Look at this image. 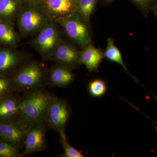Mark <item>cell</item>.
<instances>
[{"label":"cell","mask_w":157,"mask_h":157,"mask_svg":"<svg viewBox=\"0 0 157 157\" xmlns=\"http://www.w3.org/2000/svg\"><path fill=\"white\" fill-rule=\"evenodd\" d=\"M52 97L42 89L28 93L21 100L18 121L27 128L45 123Z\"/></svg>","instance_id":"1"},{"label":"cell","mask_w":157,"mask_h":157,"mask_svg":"<svg viewBox=\"0 0 157 157\" xmlns=\"http://www.w3.org/2000/svg\"><path fill=\"white\" fill-rule=\"evenodd\" d=\"M43 76L44 72L40 65L32 63L21 69L12 82L15 90L29 93L41 89Z\"/></svg>","instance_id":"2"},{"label":"cell","mask_w":157,"mask_h":157,"mask_svg":"<svg viewBox=\"0 0 157 157\" xmlns=\"http://www.w3.org/2000/svg\"><path fill=\"white\" fill-rule=\"evenodd\" d=\"M71 113V109L67 101L52 95L45 123L49 128L57 132L65 130Z\"/></svg>","instance_id":"3"},{"label":"cell","mask_w":157,"mask_h":157,"mask_svg":"<svg viewBox=\"0 0 157 157\" xmlns=\"http://www.w3.org/2000/svg\"><path fill=\"white\" fill-rule=\"evenodd\" d=\"M46 127L45 123L36 125L27 129L25 138V150L23 155H25L42 151L46 148Z\"/></svg>","instance_id":"4"},{"label":"cell","mask_w":157,"mask_h":157,"mask_svg":"<svg viewBox=\"0 0 157 157\" xmlns=\"http://www.w3.org/2000/svg\"><path fill=\"white\" fill-rule=\"evenodd\" d=\"M27 129L18 121L12 122H0V139L20 149L24 145Z\"/></svg>","instance_id":"5"},{"label":"cell","mask_w":157,"mask_h":157,"mask_svg":"<svg viewBox=\"0 0 157 157\" xmlns=\"http://www.w3.org/2000/svg\"><path fill=\"white\" fill-rule=\"evenodd\" d=\"M64 26L68 36L82 46H86L90 42L86 26L78 18L67 20L64 22Z\"/></svg>","instance_id":"6"},{"label":"cell","mask_w":157,"mask_h":157,"mask_svg":"<svg viewBox=\"0 0 157 157\" xmlns=\"http://www.w3.org/2000/svg\"><path fill=\"white\" fill-rule=\"evenodd\" d=\"M0 101V122L17 121L20 113L21 100L8 96Z\"/></svg>","instance_id":"7"},{"label":"cell","mask_w":157,"mask_h":157,"mask_svg":"<svg viewBox=\"0 0 157 157\" xmlns=\"http://www.w3.org/2000/svg\"><path fill=\"white\" fill-rule=\"evenodd\" d=\"M103 59L101 51L92 45H89L81 54L79 61L89 71L98 70Z\"/></svg>","instance_id":"8"},{"label":"cell","mask_w":157,"mask_h":157,"mask_svg":"<svg viewBox=\"0 0 157 157\" xmlns=\"http://www.w3.org/2000/svg\"><path fill=\"white\" fill-rule=\"evenodd\" d=\"M49 78L51 84L53 86L65 87L73 82L74 76L67 68L58 67L52 70Z\"/></svg>","instance_id":"9"},{"label":"cell","mask_w":157,"mask_h":157,"mask_svg":"<svg viewBox=\"0 0 157 157\" xmlns=\"http://www.w3.org/2000/svg\"><path fill=\"white\" fill-rule=\"evenodd\" d=\"M57 37L56 31L53 27L45 28L37 37V44L43 52H48L54 47Z\"/></svg>","instance_id":"10"},{"label":"cell","mask_w":157,"mask_h":157,"mask_svg":"<svg viewBox=\"0 0 157 157\" xmlns=\"http://www.w3.org/2000/svg\"><path fill=\"white\" fill-rule=\"evenodd\" d=\"M42 21V15L33 10L24 12L20 19V24L23 30L26 32L35 30L40 26Z\"/></svg>","instance_id":"11"},{"label":"cell","mask_w":157,"mask_h":157,"mask_svg":"<svg viewBox=\"0 0 157 157\" xmlns=\"http://www.w3.org/2000/svg\"><path fill=\"white\" fill-rule=\"evenodd\" d=\"M55 58L60 63L70 66L76 64L79 61L76 51L67 45L59 46L55 53Z\"/></svg>","instance_id":"12"},{"label":"cell","mask_w":157,"mask_h":157,"mask_svg":"<svg viewBox=\"0 0 157 157\" xmlns=\"http://www.w3.org/2000/svg\"><path fill=\"white\" fill-rule=\"evenodd\" d=\"M19 61L17 55L11 51H0V73L9 72L16 67Z\"/></svg>","instance_id":"13"},{"label":"cell","mask_w":157,"mask_h":157,"mask_svg":"<svg viewBox=\"0 0 157 157\" xmlns=\"http://www.w3.org/2000/svg\"><path fill=\"white\" fill-rule=\"evenodd\" d=\"M113 39L109 38L107 40V47L104 53L105 57L111 61L115 62L119 64L125 70L126 72L130 74L127 69L126 66L124 63L120 51L117 47L114 45ZM130 75L131 74H130Z\"/></svg>","instance_id":"14"},{"label":"cell","mask_w":157,"mask_h":157,"mask_svg":"<svg viewBox=\"0 0 157 157\" xmlns=\"http://www.w3.org/2000/svg\"><path fill=\"white\" fill-rule=\"evenodd\" d=\"M47 4L52 11L60 14L69 13L73 7V0H47Z\"/></svg>","instance_id":"15"},{"label":"cell","mask_w":157,"mask_h":157,"mask_svg":"<svg viewBox=\"0 0 157 157\" xmlns=\"http://www.w3.org/2000/svg\"><path fill=\"white\" fill-rule=\"evenodd\" d=\"M60 135V142L63 148L64 153L59 156L63 157H84L81 152L73 147L68 142L65 134V130L58 132Z\"/></svg>","instance_id":"16"},{"label":"cell","mask_w":157,"mask_h":157,"mask_svg":"<svg viewBox=\"0 0 157 157\" xmlns=\"http://www.w3.org/2000/svg\"><path fill=\"white\" fill-rule=\"evenodd\" d=\"M88 91L90 95L94 98L103 97L107 92V88L106 82L102 79H96L89 83Z\"/></svg>","instance_id":"17"},{"label":"cell","mask_w":157,"mask_h":157,"mask_svg":"<svg viewBox=\"0 0 157 157\" xmlns=\"http://www.w3.org/2000/svg\"><path fill=\"white\" fill-rule=\"evenodd\" d=\"M16 40V36L13 29L6 23L0 22V41L7 44H12Z\"/></svg>","instance_id":"18"},{"label":"cell","mask_w":157,"mask_h":157,"mask_svg":"<svg viewBox=\"0 0 157 157\" xmlns=\"http://www.w3.org/2000/svg\"><path fill=\"white\" fill-rule=\"evenodd\" d=\"M22 155L19 148L0 139V157H20Z\"/></svg>","instance_id":"19"},{"label":"cell","mask_w":157,"mask_h":157,"mask_svg":"<svg viewBox=\"0 0 157 157\" xmlns=\"http://www.w3.org/2000/svg\"><path fill=\"white\" fill-rule=\"evenodd\" d=\"M98 0H79L78 9L82 15L89 18L92 13Z\"/></svg>","instance_id":"20"},{"label":"cell","mask_w":157,"mask_h":157,"mask_svg":"<svg viewBox=\"0 0 157 157\" xmlns=\"http://www.w3.org/2000/svg\"><path fill=\"white\" fill-rule=\"evenodd\" d=\"M17 4L14 0H0V15L9 16L14 13Z\"/></svg>","instance_id":"21"},{"label":"cell","mask_w":157,"mask_h":157,"mask_svg":"<svg viewBox=\"0 0 157 157\" xmlns=\"http://www.w3.org/2000/svg\"><path fill=\"white\" fill-rule=\"evenodd\" d=\"M13 90L15 88L13 82L9 78L0 77V98L9 96Z\"/></svg>","instance_id":"22"},{"label":"cell","mask_w":157,"mask_h":157,"mask_svg":"<svg viewBox=\"0 0 157 157\" xmlns=\"http://www.w3.org/2000/svg\"><path fill=\"white\" fill-rule=\"evenodd\" d=\"M138 7L142 9H147L151 6L153 0H132Z\"/></svg>","instance_id":"23"},{"label":"cell","mask_w":157,"mask_h":157,"mask_svg":"<svg viewBox=\"0 0 157 157\" xmlns=\"http://www.w3.org/2000/svg\"><path fill=\"white\" fill-rule=\"evenodd\" d=\"M105 1L107 2H108L110 3L112 1H113V0H105Z\"/></svg>","instance_id":"24"},{"label":"cell","mask_w":157,"mask_h":157,"mask_svg":"<svg viewBox=\"0 0 157 157\" xmlns=\"http://www.w3.org/2000/svg\"><path fill=\"white\" fill-rule=\"evenodd\" d=\"M76 1H79V0H76Z\"/></svg>","instance_id":"25"}]
</instances>
